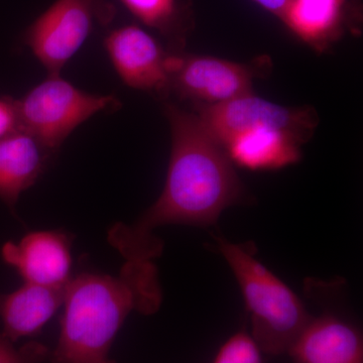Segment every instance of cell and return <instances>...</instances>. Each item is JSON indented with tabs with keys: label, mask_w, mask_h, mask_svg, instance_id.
I'll return each mask as SVG.
<instances>
[{
	"label": "cell",
	"mask_w": 363,
	"mask_h": 363,
	"mask_svg": "<svg viewBox=\"0 0 363 363\" xmlns=\"http://www.w3.org/2000/svg\"><path fill=\"white\" fill-rule=\"evenodd\" d=\"M172 133L168 174L161 196L133 223L111 227L107 240L125 260L161 257L164 242L154 234L169 224L210 226L222 212L247 200L225 150L203 126L197 114L164 104Z\"/></svg>",
	"instance_id": "1"
},
{
	"label": "cell",
	"mask_w": 363,
	"mask_h": 363,
	"mask_svg": "<svg viewBox=\"0 0 363 363\" xmlns=\"http://www.w3.org/2000/svg\"><path fill=\"white\" fill-rule=\"evenodd\" d=\"M162 302L159 271L152 260H125L116 276L71 278L51 363H116L111 358L112 344L128 315L155 314Z\"/></svg>",
	"instance_id": "2"
},
{
	"label": "cell",
	"mask_w": 363,
	"mask_h": 363,
	"mask_svg": "<svg viewBox=\"0 0 363 363\" xmlns=\"http://www.w3.org/2000/svg\"><path fill=\"white\" fill-rule=\"evenodd\" d=\"M214 238L240 285L252 321L253 340L267 354L288 353L311 315L301 298L257 259L255 242Z\"/></svg>",
	"instance_id": "3"
},
{
	"label": "cell",
	"mask_w": 363,
	"mask_h": 363,
	"mask_svg": "<svg viewBox=\"0 0 363 363\" xmlns=\"http://www.w3.org/2000/svg\"><path fill=\"white\" fill-rule=\"evenodd\" d=\"M121 105L113 95L85 92L61 75H48L16 100L21 130L52 152H58L69 135L91 117L116 111Z\"/></svg>",
	"instance_id": "4"
},
{
	"label": "cell",
	"mask_w": 363,
	"mask_h": 363,
	"mask_svg": "<svg viewBox=\"0 0 363 363\" xmlns=\"http://www.w3.org/2000/svg\"><path fill=\"white\" fill-rule=\"evenodd\" d=\"M114 14L109 0H56L26 28L23 43L48 75H60L95 28L111 23Z\"/></svg>",
	"instance_id": "5"
},
{
	"label": "cell",
	"mask_w": 363,
	"mask_h": 363,
	"mask_svg": "<svg viewBox=\"0 0 363 363\" xmlns=\"http://www.w3.org/2000/svg\"><path fill=\"white\" fill-rule=\"evenodd\" d=\"M197 116L222 147L236 135L257 128L284 131L303 145L312 138L319 121L311 107L281 106L252 93L220 104L197 105Z\"/></svg>",
	"instance_id": "6"
},
{
	"label": "cell",
	"mask_w": 363,
	"mask_h": 363,
	"mask_svg": "<svg viewBox=\"0 0 363 363\" xmlns=\"http://www.w3.org/2000/svg\"><path fill=\"white\" fill-rule=\"evenodd\" d=\"M169 92L183 99L220 104L252 94L255 69L212 57L169 55Z\"/></svg>",
	"instance_id": "7"
},
{
	"label": "cell",
	"mask_w": 363,
	"mask_h": 363,
	"mask_svg": "<svg viewBox=\"0 0 363 363\" xmlns=\"http://www.w3.org/2000/svg\"><path fill=\"white\" fill-rule=\"evenodd\" d=\"M104 49L123 83L133 89L164 96L169 93V55L140 26L114 28L104 39Z\"/></svg>",
	"instance_id": "8"
},
{
	"label": "cell",
	"mask_w": 363,
	"mask_h": 363,
	"mask_svg": "<svg viewBox=\"0 0 363 363\" xmlns=\"http://www.w3.org/2000/svg\"><path fill=\"white\" fill-rule=\"evenodd\" d=\"M70 234L60 230L28 234L18 243L7 242L2 259L14 267L25 283L66 286L72 277Z\"/></svg>",
	"instance_id": "9"
},
{
	"label": "cell",
	"mask_w": 363,
	"mask_h": 363,
	"mask_svg": "<svg viewBox=\"0 0 363 363\" xmlns=\"http://www.w3.org/2000/svg\"><path fill=\"white\" fill-rule=\"evenodd\" d=\"M295 363H363V339L357 327L325 313L311 317L288 351Z\"/></svg>",
	"instance_id": "10"
},
{
	"label": "cell",
	"mask_w": 363,
	"mask_h": 363,
	"mask_svg": "<svg viewBox=\"0 0 363 363\" xmlns=\"http://www.w3.org/2000/svg\"><path fill=\"white\" fill-rule=\"evenodd\" d=\"M54 154L26 130L0 138V199L11 211L44 174Z\"/></svg>",
	"instance_id": "11"
},
{
	"label": "cell",
	"mask_w": 363,
	"mask_h": 363,
	"mask_svg": "<svg viewBox=\"0 0 363 363\" xmlns=\"http://www.w3.org/2000/svg\"><path fill=\"white\" fill-rule=\"evenodd\" d=\"M66 286L25 283L18 290L0 294V333L16 343L40 331L64 304Z\"/></svg>",
	"instance_id": "12"
},
{
	"label": "cell",
	"mask_w": 363,
	"mask_h": 363,
	"mask_svg": "<svg viewBox=\"0 0 363 363\" xmlns=\"http://www.w3.org/2000/svg\"><path fill=\"white\" fill-rule=\"evenodd\" d=\"M301 143L284 131L257 128L236 135L224 145L231 162L253 171L277 169L301 159Z\"/></svg>",
	"instance_id": "13"
},
{
	"label": "cell",
	"mask_w": 363,
	"mask_h": 363,
	"mask_svg": "<svg viewBox=\"0 0 363 363\" xmlns=\"http://www.w3.org/2000/svg\"><path fill=\"white\" fill-rule=\"evenodd\" d=\"M344 4L345 0H292L285 25L304 42L322 49L340 33Z\"/></svg>",
	"instance_id": "14"
},
{
	"label": "cell",
	"mask_w": 363,
	"mask_h": 363,
	"mask_svg": "<svg viewBox=\"0 0 363 363\" xmlns=\"http://www.w3.org/2000/svg\"><path fill=\"white\" fill-rule=\"evenodd\" d=\"M143 25L157 30L169 39L181 35L182 11L178 0H121Z\"/></svg>",
	"instance_id": "15"
},
{
	"label": "cell",
	"mask_w": 363,
	"mask_h": 363,
	"mask_svg": "<svg viewBox=\"0 0 363 363\" xmlns=\"http://www.w3.org/2000/svg\"><path fill=\"white\" fill-rule=\"evenodd\" d=\"M213 363H262V351L252 335L240 331L227 339Z\"/></svg>",
	"instance_id": "16"
},
{
	"label": "cell",
	"mask_w": 363,
	"mask_h": 363,
	"mask_svg": "<svg viewBox=\"0 0 363 363\" xmlns=\"http://www.w3.org/2000/svg\"><path fill=\"white\" fill-rule=\"evenodd\" d=\"M50 357L47 346L35 341L16 347L14 342L0 333V363H43Z\"/></svg>",
	"instance_id": "17"
},
{
	"label": "cell",
	"mask_w": 363,
	"mask_h": 363,
	"mask_svg": "<svg viewBox=\"0 0 363 363\" xmlns=\"http://www.w3.org/2000/svg\"><path fill=\"white\" fill-rule=\"evenodd\" d=\"M21 130L16 100L0 97V138Z\"/></svg>",
	"instance_id": "18"
},
{
	"label": "cell",
	"mask_w": 363,
	"mask_h": 363,
	"mask_svg": "<svg viewBox=\"0 0 363 363\" xmlns=\"http://www.w3.org/2000/svg\"><path fill=\"white\" fill-rule=\"evenodd\" d=\"M259 6L266 9L284 23L288 18L289 11L292 6V0H255Z\"/></svg>",
	"instance_id": "19"
}]
</instances>
